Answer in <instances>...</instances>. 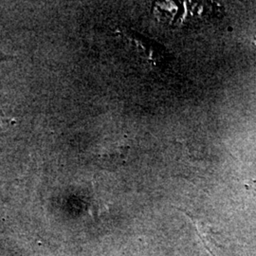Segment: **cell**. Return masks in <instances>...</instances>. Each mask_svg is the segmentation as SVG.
Returning <instances> with one entry per match:
<instances>
[{
	"label": "cell",
	"mask_w": 256,
	"mask_h": 256,
	"mask_svg": "<svg viewBox=\"0 0 256 256\" xmlns=\"http://www.w3.org/2000/svg\"><path fill=\"white\" fill-rule=\"evenodd\" d=\"M194 227L196 229V232L198 234V236L200 238L202 243L204 244V246L207 248L208 252L212 256H216L214 254V232H212L208 227L202 225L200 223H198L196 221H194Z\"/></svg>",
	"instance_id": "cell-1"
},
{
	"label": "cell",
	"mask_w": 256,
	"mask_h": 256,
	"mask_svg": "<svg viewBox=\"0 0 256 256\" xmlns=\"http://www.w3.org/2000/svg\"><path fill=\"white\" fill-rule=\"evenodd\" d=\"M10 59H12V56L5 54L4 52H0V63H1V62H4V61H8Z\"/></svg>",
	"instance_id": "cell-2"
}]
</instances>
